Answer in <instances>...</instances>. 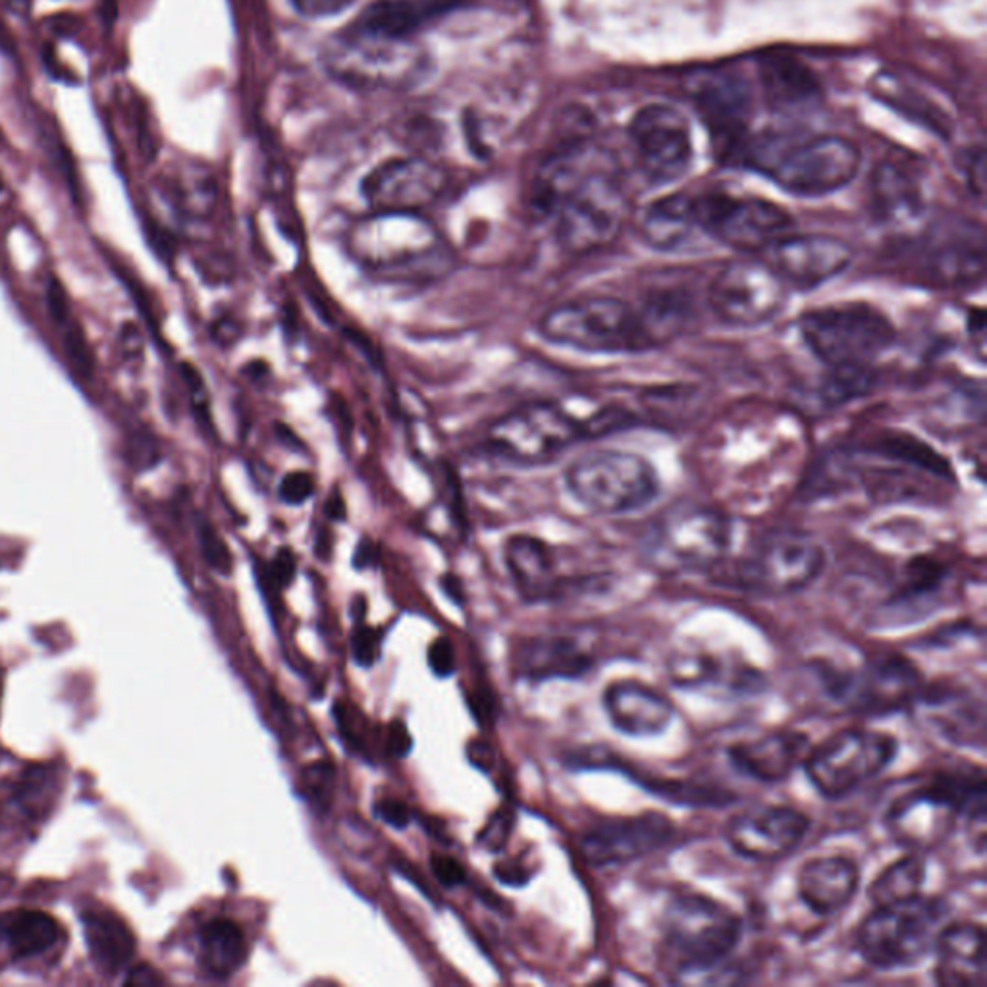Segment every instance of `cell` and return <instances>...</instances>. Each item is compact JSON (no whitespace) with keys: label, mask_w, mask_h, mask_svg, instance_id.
Listing matches in <instances>:
<instances>
[{"label":"cell","mask_w":987,"mask_h":987,"mask_svg":"<svg viewBox=\"0 0 987 987\" xmlns=\"http://www.w3.org/2000/svg\"><path fill=\"white\" fill-rule=\"evenodd\" d=\"M530 211L551 224L567 253L604 249L618 239L629 216L620 162L589 139L559 147L536 170Z\"/></svg>","instance_id":"6da1fadb"},{"label":"cell","mask_w":987,"mask_h":987,"mask_svg":"<svg viewBox=\"0 0 987 987\" xmlns=\"http://www.w3.org/2000/svg\"><path fill=\"white\" fill-rule=\"evenodd\" d=\"M986 787V773L974 765L932 773L889 804L883 824L904 849L926 852L942 847L965 819L974 849L984 852Z\"/></svg>","instance_id":"7a4b0ae2"},{"label":"cell","mask_w":987,"mask_h":987,"mask_svg":"<svg viewBox=\"0 0 987 987\" xmlns=\"http://www.w3.org/2000/svg\"><path fill=\"white\" fill-rule=\"evenodd\" d=\"M347 253L367 275L391 283L437 282L453 253L421 213H373L347 234Z\"/></svg>","instance_id":"3957f363"},{"label":"cell","mask_w":987,"mask_h":987,"mask_svg":"<svg viewBox=\"0 0 987 987\" xmlns=\"http://www.w3.org/2000/svg\"><path fill=\"white\" fill-rule=\"evenodd\" d=\"M801 337L834 378L832 390L847 398L872 380V363L895 344V326L868 303L822 307L801 317Z\"/></svg>","instance_id":"277c9868"},{"label":"cell","mask_w":987,"mask_h":987,"mask_svg":"<svg viewBox=\"0 0 987 987\" xmlns=\"http://www.w3.org/2000/svg\"><path fill=\"white\" fill-rule=\"evenodd\" d=\"M733 167H744L798 197H826L857 178L860 151L837 136L747 139Z\"/></svg>","instance_id":"5b68a950"},{"label":"cell","mask_w":987,"mask_h":987,"mask_svg":"<svg viewBox=\"0 0 987 987\" xmlns=\"http://www.w3.org/2000/svg\"><path fill=\"white\" fill-rule=\"evenodd\" d=\"M741 937V916L728 904L702 893L675 895L659 926V966L674 981L720 970Z\"/></svg>","instance_id":"8992f818"},{"label":"cell","mask_w":987,"mask_h":987,"mask_svg":"<svg viewBox=\"0 0 987 987\" xmlns=\"http://www.w3.org/2000/svg\"><path fill=\"white\" fill-rule=\"evenodd\" d=\"M330 76L357 92H404L421 84L430 58L415 39L391 37L353 23L322 49Z\"/></svg>","instance_id":"52a82bcc"},{"label":"cell","mask_w":987,"mask_h":987,"mask_svg":"<svg viewBox=\"0 0 987 987\" xmlns=\"http://www.w3.org/2000/svg\"><path fill=\"white\" fill-rule=\"evenodd\" d=\"M550 344L584 353H643L656 350L641 309L610 296L569 299L551 307L538 322Z\"/></svg>","instance_id":"ba28073f"},{"label":"cell","mask_w":987,"mask_h":987,"mask_svg":"<svg viewBox=\"0 0 987 987\" xmlns=\"http://www.w3.org/2000/svg\"><path fill=\"white\" fill-rule=\"evenodd\" d=\"M947 919V901L924 893L904 903L873 906L858 926L855 947L866 965L878 970L909 968L934 953Z\"/></svg>","instance_id":"9c48e42d"},{"label":"cell","mask_w":987,"mask_h":987,"mask_svg":"<svg viewBox=\"0 0 987 987\" xmlns=\"http://www.w3.org/2000/svg\"><path fill=\"white\" fill-rule=\"evenodd\" d=\"M731 546V523L705 505H677L644 538L646 566L664 575L695 573L718 566Z\"/></svg>","instance_id":"30bf717a"},{"label":"cell","mask_w":987,"mask_h":987,"mask_svg":"<svg viewBox=\"0 0 987 987\" xmlns=\"http://www.w3.org/2000/svg\"><path fill=\"white\" fill-rule=\"evenodd\" d=\"M826 697L847 712L883 718L911 712L926 687L919 667L903 654H883L858 669L816 666Z\"/></svg>","instance_id":"8fae6325"},{"label":"cell","mask_w":987,"mask_h":987,"mask_svg":"<svg viewBox=\"0 0 987 987\" xmlns=\"http://www.w3.org/2000/svg\"><path fill=\"white\" fill-rule=\"evenodd\" d=\"M566 483L579 504L600 515H625L651 505L659 494V476L643 455L602 450L575 460Z\"/></svg>","instance_id":"7c38bea8"},{"label":"cell","mask_w":987,"mask_h":987,"mask_svg":"<svg viewBox=\"0 0 987 987\" xmlns=\"http://www.w3.org/2000/svg\"><path fill=\"white\" fill-rule=\"evenodd\" d=\"M899 752L895 737L868 728L837 731L808 750L803 770L827 801H843L886 772Z\"/></svg>","instance_id":"4fadbf2b"},{"label":"cell","mask_w":987,"mask_h":987,"mask_svg":"<svg viewBox=\"0 0 987 987\" xmlns=\"http://www.w3.org/2000/svg\"><path fill=\"white\" fill-rule=\"evenodd\" d=\"M824 567L826 550L816 536L777 528L760 536L737 564V584L757 597H791L808 589Z\"/></svg>","instance_id":"5bb4252c"},{"label":"cell","mask_w":987,"mask_h":987,"mask_svg":"<svg viewBox=\"0 0 987 987\" xmlns=\"http://www.w3.org/2000/svg\"><path fill=\"white\" fill-rule=\"evenodd\" d=\"M693 211L702 236L749 255L764 253L795 226L793 216L780 205L729 193L693 195Z\"/></svg>","instance_id":"9a60e30c"},{"label":"cell","mask_w":987,"mask_h":987,"mask_svg":"<svg viewBox=\"0 0 987 987\" xmlns=\"http://www.w3.org/2000/svg\"><path fill=\"white\" fill-rule=\"evenodd\" d=\"M584 425L551 401H535L500 417L489 430V444L505 460L543 465L581 442Z\"/></svg>","instance_id":"2e32d148"},{"label":"cell","mask_w":987,"mask_h":987,"mask_svg":"<svg viewBox=\"0 0 987 987\" xmlns=\"http://www.w3.org/2000/svg\"><path fill=\"white\" fill-rule=\"evenodd\" d=\"M788 290L764 259H739L714 276L708 305L731 329H757L787 305Z\"/></svg>","instance_id":"e0dca14e"},{"label":"cell","mask_w":987,"mask_h":987,"mask_svg":"<svg viewBox=\"0 0 987 987\" xmlns=\"http://www.w3.org/2000/svg\"><path fill=\"white\" fill-rule=\"evenodd\" d=\"M631 141L644 178L654 185L674 184L693 164L689 120L669 105L641 108L631 124Z\"/></svg>","instance_id":"ac0fdd59"},{"label":"cell","mask_w":987,"mask_h":987,"mask_svg":"<svg viewBox=\"0 0 987 987\" xmlns=\"http://www.w3.org/2000/svg\"><path fill=\"white\" fill-rule=\"evenodd\" d=\"M811 832V818L787 804H754L726 826V839L737 857L773 865L791 857Z\"/></svg>","instance_id":"d6986e66"},{"label":"cell","mask_w":987,"mask_h":987,"mask_svg":"<svg viewBox=\"0 0 987 987\" xmlns=\"http://www.w3.org/2000/svg\"><path fill=\"white\" fill-rule=\"evenodd\" d=\"M448 187V174L422 157H401L378 164L363 178L361 195L373 213H422Z\"/></svg>","instance_id":"ffe728a7"},{"label":"cell","mask_w":987,"mask_h":987,"mask_svg":"<svg viewBox=\"0 0 987 987\" xmlns=\"http://www.w3.org/2000/svg\"><path fill=\"white\" fill-rule=\"evenodd\" d=\"M675 837V824L662 812L651 811L598 822L582 834L581 855L592 868L627 866L656 850Z\"/></svg>","instance_id":"44dd1931"},{"label":"cell","mask_w":987,"mask_h":987,"mask_svg":"<svg viewBox=\"0 0 987 987\" xmlns=\"http://www.w3.org/2000/svg\"><path fill=\"white\" fill-rule=\"evenodd\" d=\"M690 97L708 130L712 131L721 161L733 164L749 139L747 128L752 112L750 85L731 72H710L693 82Z\"/></svg>","instance_id":"7402d4cb"},{"label":"cell","mask_w":987,"mask_h":987,"mask_svg":"<svg viewBox=\"0 0 987 987\" xmlns=\"http://www.w3.org/2000/svg\"><path fill=\"white\" fill-rule=\"evenodd\" d=\"M762 259L775 270L787 290L812 291L849 268L852 249L841 239L829 236L788 234L768 247Z\"/></svg>","instance_id":"603a6c76"},{"label":"cell","mask_w":987,"mask_h":987,"mask_svg":"<svg viewBox=\"0 0 987 987\" xmlns=\"http://www.w3.org/2000/svg\"><path fill=\"white\" fill-rule=\"evenodd\" d=\"M811 739L798 729H775L770 733L731 744L729 764L749 780L777 785L803 768Z\"/></svg>","instance_id":"cb8c5ba5"},{"label":"cell","mask_w":987,"mask_h":987,"mask_svg":"<svg viewBox=\"0 0 987 987\" xmlns=\"http://www.w3.org/2000/svg\"><path fill=\"white\" fill-rule=\"evenodd\" d=\"M796 895L808 911L818 916H835L845 911L860 889V868L843 855L806 860L795 878Z\"/></svg>","instance_id":"d4e9b609"},{"label":"cell","mask_w":987,"mask_h":987,"mask_svg":"<svg viewBox=\"0 0 987 987\" xmlns=\"http://www.w3.org/2000/svg\"><path fill=\"white\" fill-rule=\"evenodd\" d=\"M605 714L613 728L629 737H654L664 733L674 721L672 700L659 690L636 679H620L605 687Z\"/></svg>","instance_id":"484cf974"},{"label":"cell","mask_w":987,"mask_h":987,"mask_svg":"<svg viewBox=\"0 0 987 987\" xmlns=\"http://www.w3.org/2000/svg\"><path fill=\"white\" fill-rule=\"evenodd\" d=\"M934 953L937 986L986 987V930L980 924H945L935 942Z\"/></svg>","instance_id":"4316f807"},{"label":"cell","mask_w":987,"mask_h":987,"mask_svg":"<svg viewBox=\"0 0 987 987\" xmlns=\"http://www.w3.org/2000/svg\"><path fill=\"white\" fill-rule=\"evenodd\" d=\"M916 708H922L927 723L951 742L984 747V705L968 690L926 683Z\"/></svg>","instance_id":"83f0119b"},{"label":"cell","mask_w":987,"mask_h":987,"mask_svg":"<svg viewBox=\"0 0 987 987\" xmlns=\"http://www.w3.org/2000/svg\"><path fill=\"white\" fill-rule=\"evenodd\" d=\"M515 667L519 677L533 683L579 679L594 667V658L573 636H535L521 644Z\"/></svg>","instance_id":"f1b7e54d"},{"label":"cell","mask_w":987,"mask_h":987,"mask_svg":"<svg viewBox=\"0 0 987 987\" xmlns=\"http://www.w3.org/2000/svg\"><path fill=\"white\" fill-rule=\"evenodd\" d=\"M505 566L521 594L530 602L556 600L564 594L566 581L556 573L550 546L530 535H515L504 546Z\"/></svg>","instance_id":"f546056e"},{"label":"cell","mask_w":987,"mask_h":987,"mask_svg":"<svg viewBox=\"0 0 987 987\" xmlns=\"http://www.w3.org/2000/svg\"><path fill=\"white\" fill-rule=\"evenodd\" d=\"M760 82L768 105L781 115H803L818 107V79L793 56L772 54L760 62Z\"/></svg>","instance_id":"4dcf8cb0"},{"label":"cell","mask_w":987,"mask_h":987,"mask_svg":"<svg viewBox=\"0 0 987 987\" xmlns=\"http://www.w3.org/2000/svg\"><path fill=\"white\" fill-rule=\"evenodd\" d=\"M465 0H375L353 23L391 37L415 39L419 31L460 8Z\"/></svg>","instance_id":"1f68e13d"},{"label":"cell","mask_w":987,"mask_h":987,"mask_svg":"<svg viewBox=\"0 0 987 987\" xmlns=\"http://www.w3.org/2000/svg\"><path fill=\"white\" fill-rule=\"evenodd\" d=\"M639 230L644 242L656 251H679L702 236L693 211V195L677 193L652 203L644 211Z\"/></svg>","instance_id":"d6a6232c"},{"label":"cell","mask_w":987,"mask_h":987,"mask_svg":"<svg viewBox=\"0 0 987 987\" xmlns=\"http://www.w3.org/2000/svg\"><path fill=\"white\" fill-rule=\"evenodd\" d=\"M672 683L679 689H702L708 685H726L736 690L757 687L760 675L747 666H726L723 659L710 652L685 651L674 654L667 664Z\"/></svg>","instance_id":"836d02e7"},{"label":"cell","mask_w":987,"mask_h":987,"mask_svg":"<svg viewBox=\"0 0 987 987\" xmlns=\"http://www.w3.org/2000/svg\"><path fill=\"white\" fill-rule=\"evenodd\" d=\"M82 924L93 963L100 973L116 976L136 953V937L130 927L110 911H87Z\"/></svg>","instance_id":"e575fe53"},{"label":"cell","mask_w":987,"mask_h":987,"mask_svg":"<svg viewBox=\"0 0 987 987\" xmlns=\"http://www.w3.org/2000/svg\"><path fill=\"white\" fill-rule=\"evenodd\" d=\"M201 963L213 978L226 980L247 958L242 927L230 919H213L200 932Z\"/></svg>","instance_id":"d590c367"},{"label":"cell","mask_w":987,"mask_h":987,"mask_svg":"<svg viewBox=\"0 0 987 987\" xmlns=\"http://www.w3.org/2000/svg\"><path fill=\"white\" fill-rule=\"evenodd\" d=\"M873 201L883 221L909 224L924 213L919 185L895 164H883L873 176Z\"/></svg>","instance_id":"8d00e7d4"},{"label":"cell","mask_w":987,"mask_h":987,"mask_svg":"<svg viewBox=\"0 0 987 987\" xmlns=\"http://www.w3.org/2000/svg\"><path fill=\"white\" fill-rule=\"evenodd\" d=\"M926 881V860L922 852H911L883 868L868 889L873 906L904 903L922 895Z\"/></svg>","instance_id":"74e56055"},{"label":"cell","mask_w":987,"mask_h":987,"mask_svg":"<svg viewBox=\"0 0 987 987\" xmlns=\"http://www.w3.org/2000/svg\"><path fill=\"white\" fill-rule=\"evenodd\" d=\"M58 940V924L49 914L23 911L8 926V945L15 958L33 957Z\"/></svg>","instance_id":"f35d334b"},{"label":"cell","mask_w":987,"mask_h":987,"mask_svg":"<svg viewBox=\"0 0 987 987\" xmlns=\"http://www.w3.org/2000/svg\"><path fill=\"white\" fill-rule=\"evenodd\" d=\"M943 569L934 564V561H920L912 564L906 573L903 589L897 592L895 597L889 600V604L895 610H916L922 604H926L927 600L934 598L935 592L942 589Z\"/></svg>","instance_id":"ab89813d"},{"label":"cell","mask_w":987,"mask_h":987,"mask_svg":"<svg viewBox=\"0 0 987 987\" xmlns=\"http://www.w3.org/2000/svg\"><path fill=\"white\" fill-rule=\"evenodd\" d=\"M334 791V764L329 760H319L303 768L301 772V793L309 803L319 811H326Z\"/></svg>","instance_id":"60d3db41"},{"label":"cell","mask_w":987,"mask_h":987,"mask_svg":"<svg viewBox=\"0 0 987 987\" xmlns=\"http://www.w3.org/2000/svg\"><path fill=\"white\" fill-rule=\"evenodd\" d=\"M58 329L62 330V344H64V352L68 355L69 363L74 365L79 375L84 376L85 380H89L95 365H93L92 350L85 340L84 332L76 322H72V319L61 324Z\"/></svg>","instance_id":"b9f144b4"},{"label":"cell","mask_w":987,"mask_h":987,"mask_svg":"<svg viewBox=\"0 0 987 987\" xmlns=\"http://www.w3.org/2000/svg\"><path fill=\"white\" fill-rule=\"evenodd\" d=\"M126 460L131 468L138 469V471H146L159 463L161 453L157 448V440L149 430L138 429L136 432H131L126 440Z\"/></svg>","instance_id":"7bdbcfd3"},{"label":"cell","mask_w":987,"mask_h":987,"mask_svg":"<svg viewBox=\"0 0 987 987\" xmlns=\"http://www.w3.org/2000/svg\"><path fill=\"white\" fill-rule=\"evenodd\" d=\"M201 551L203 558L208 566L215 569L216 573L228 575L232 571V554L228 546L221 536L216 535L215 528L201 523L200 525Z\"/></svg>","instance_id":"ee69618b"},{"label":"cell","mask_w":987,"mask_h":987,"mask_svg":"<svg viewBox=\"0 0 987 987\" xmlns=\"http://www.w3.org/2000/svg\"><path fill=\"white\" fill-rule=\"evenodd\" d=\"M352 654L357 666L373 667L380 656V633L375 627L357 623L352 633Z\"/></svg>","instance_id":"f6af8a7d"},{"label":"cell","mask_w":987,"mask_h":987,"mask_svg":"<svg viewBox=\"0 0 987 987\" xmlns=\"http://www.w3.org/2000/svg\"><path fill=\"white\" fill-rule=\"evenodd\" d=\"M314 494V479L305 471H296L290 475L283 476L278 484V497L282 504L301 505L305 504L309 497Z\"/></svg>","instance_id":"bcb514c9"},{"label":"cell","mask_w":987,"mask_h":987,"mask_svg":"<svg viewBox=\"0 0 987 987\" xmlns=\"http://www.w3.org/2000/svg\"><path fill=\"white\" fill-rule=\"evenodd\" d=\"M512 826V812L497 811L496 814L492 816L491 822H489V826L484 827L481 835H479V843L483 845L484 849L491 850V852H496V850L502 849L505 841L509 839Z\"/></svg>","instance_id":"7dc6e473"},{"label":"cell","mask_w":987,"mask_h":987,"mask_svg":"<svg viewBox=\"0 0 987 987\" xmlns=\"http://www.w3.org/2000/svg\"><path fill=\"white\" fill-rule=\"evenodd\" d=\"M427 659H429V666L430 669H432V674L440 677V679L452 677V675L455 674V669H458L453 644L450 643L448 636H440L435 643L430 644L429 652H427Z\"/></svg>","instance_id":"c3c4849f"},{"label":"cell","mask_w":987,"mask_h":987,"mask_svg":"<svg viewBox=\"0 0 987 987\" xmlns=\"http://www.w3.org/2000/svg\"><path fill=\"white\" fill-rule=\"evenodd\" d=\"M430 870H432L435 878H437L444 888H458V886H463V883L468 881L465 870L461 868L460 862L453 857L442 855V852H435V855L430 857Z\"/></svg>","instance_id":"681fc988"},{"label":"cell","mask_w":987,"mask_h":987,"mask_svg":"<svg viewBox=\"0 0 987 987\" xmlns=\"http://www.w3.org/2000/svg\"><path fill=\"white\" fill-rule=\"evenodd\" d=\"M355 0H290L291 8L305 18H330L344 12Z\"/></svg>","instance_id":"f907efd6"},{"label":"cell","mask_w":987,"mask_h":987,"mask_svg":"<svg viewBox=\"0 0 987 987\" xmlns=\"http://www.w3.org/2000/svg\"><path fill=\"white\" fill-rule=\"evenodd\" d=\"M46 309L51 319L56 322V326H61L64 322L69 321V303L66 298V291L62 288V283L56 278H51L49 288H46Z\"/></svg>","instance_id":"816d5d0a"},{"label":"cell","mask_w":987,"mask_h":987,"mask_svg":"<svg viewBox=\"0 0 987 987\" xmlns=\"http://www.w3.org/2000/svg\"><path fill=\"white\" fill-rule=\"evenodd\" d=\"M296 558H293V554L290 550H280L278 551V556H276L275 561L270 564V569H268V577H270V582L278 587V589H286L291 581H293V577H296Z\"/></svg>","instance_id":"f5cc1de1"},{"label":"cell","mask_w":987,"mask_h":987,"mask_svg":"<svg viewBox=\"0 0 987 987\" xmlns=\"http://www.w3.org/2000/svg\"><path fill=\"white\" fill-rule=\"evenodd\" d=\"M375 814L383 819L384 824L396 827V829H406L409 826V822H411V812H409L406 804L399 803V801H390V798L376 803Z\"/></svg>","instance_id":"db71d44e"},{"label":"cell","mask_w":987,"mask_h":987,"mask_svg":"<svg viewBox=\"0 0 987 987\" xmlns=\"http://www.w3.org/2000/svg\"><path fill=\"white\" fill-rule=\"evenodd\" d=\"M388 749H390L391 757L396 758H406L414 749V739L404 721H391L390 731H388Z\"/></svg>","instance_id":"11a10c76"},{"label":"cell","mask_w":987,"mask_h":987,"mask_svg":"<svg viewBox=\"0 0 987 987\" xmlns=\"http://www.w3.org/2000/svg\"><path fill=\"white\" fill-rule=\"evenodd\" d=\"M469 706H471V712L475 716V720L483 723V728L486 726L491 728L494 718H496V708H494L491 695L484 690H473L469 695Z\"/></svg>","instance_id":"9f6ffc18"},{"label":"cell","mask_w":987,"mask_h":987,"mask_svg":"<svg viewBox=\"0 0 987 987\" xmlns=\"http://www.w3.org/2000/svg\"><path fill=\"white\" fill-rule=\"evenodd\" d=\"M468 758L469 762L475 765V768L483 770L484 773H489L492 770V765H494L496 754H494V749H492L489 742L479 739V741L469 742Z\"/></svg>","instance_id":"6f0895ef"},{"label":"cell","mask_w":987,"mask_h":987,"mask_svg":"<svg viewBox=\"0 0 987 987\" xmlns=\"http://www.w3.org/2000/svg\"><path fill=\"white\" fill-rule=\"evenodd\" d=\"M494 876H496L497 881H502L504 886H512V888H521L528 881L527 870H523L517 865H507V862L497 865L494 868Z\"/></svg>","instance_id":"680465c9"},{"label":"cell","mask_w":987,"mask_h":987,"mask_svg":"<svg viewBox=\"0 0 987 987\" xmlns=\"http://www.w3.org/2000/svg\"><path fill=\"white\" fill-rule=\"evenodd\" d=\"M157 984H162L161 976L147 965L136 966L126 978V986H157Z\"/></svg>","instance_id":"91938a15"},{"label":"cell","mask_w":987,"mask_h":987,"mask_svg":"<svg viewBox=\"0 0 987 987\" xmlns=\"http://www.w3.org/2000/svg\"><path fill=\"white\" fill-rule=\"evenodd\" d=\"M442 590H444L446 597L452 600L453 604H463L465 594H463V587H461V581L455 575H444L442 577Z\"/></svg>","instance_id":"94428289"},{"label":"cell","mask_w":987,"mask_h":987,"mask_svg":"<svg viewBox=\"0 0 987 987\" xmlns=\"http://www.w3.org/2000/svg\"><path fill=\"white\" fill-rule=\"evenodd\" d=\"M376 548L373 544L361 543L360 548L355 550V558H353V564L357 569H367V567H373L376 564Z\"/></svg>","instance_id":"6125c7cd"},{"label":"cell","mask_w":987,"mask_h":987,"mask_svg":"<svg viewBox=\"0 0 987 987\" xmlns=\"http://www.w3.org/2000/svg\"><path fill=\"white\" fill-rule=\"evenodd\" d=\"M0 192H2V182H0Z\"/></svg>","instance_id":"be15d7a7"}]
</instances>
